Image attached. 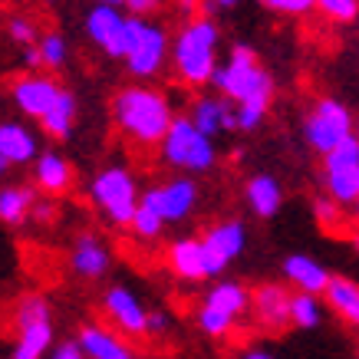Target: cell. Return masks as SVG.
Wrapping results in <instances>:
<instances>
[{
  "label": "cell",
  "instance_id": "obj_46",
  "mask_svg": "<svg viewBox=\"0 0 359 359\" xmlns=\"http://www.w3.org/2000/svg\"><path fill=\"white\" fill-rule=\"evenodd\" d=\"M353 248L359 250V231H356V234H353Z\"/></svg>",
  "mask_w": 359,
  "mask_h": 359
},
{
  "label": "cell",
  "instance_id": "obj_18",
  "mask_svg": "<svg viewBox=\"0 0 359 359\" xmlns=\"http://www.w3.org/2000/svg\"><path fill=\"white\" fill-rule=\"evenodd\" d=\"M191 122H195L198 129L205 132V135H221V132H234L238 129V109H234V102L224 96H198L191 102Z\"/></svg>",
  "mask_w": 359,
  "mask_h": 359
},
{
  "label": "cell",
  "instance_id": "obj_28",
  "mask_svg": "<svg viewBox=\"0 0 359 359\" xmlns=\"http://www.w3.org/2000/svg\"><path fill=\"white\" fill-rule=\"evenodd\" d=\"M320 323H323V300H320V294L294 290V297H290V327L316 330Z\"/></svg>",
  "mask_w": 359,
  "mask_h": 359
},
{
  "label": "cell",
  "instance_id": "obj_32",
  "mask_svg": "<svg viewBox=\"0 0 359 359\" xmlns=\"http://www.w3.org/2000/svg\"><path fill=\"white\" fill-rule=\"evenodd\" d=\"M316 11L333 23H353L359 17V0H316Z\"/></svg>",
  "mask_w": 359,
  "mask_h": 359
},
{
  "label": "cell",
  "instance_id": "obj_30",
  "mask_svg": "<svg viewBox=\"0 0 359 359\" xmlns=\"http://www.w3.org/2000/svg\"><path fill=\"white\" fill-rule=\"evenodd\" d=\"M195 323H198V330L205 333V337H211V339H224L234 330V316H228V313H221V310H211V306H205L201 304V310H198V316H195Z\"/></svg>",
  "mask_w": 359,
  "mask_h": 359
},
{
  "label": "cell",
  "instance_id": "obj_23",
  "mask_svg": "<svg viewBox=\"0 0 359 359\" xmlns=\"http://www.w3.org/2000/svg\"><path fill=\"white\" fill-rule=\"evenodd\" d=\"M40 188L36 185H0V224L7 228H20L33 218V205Z\"/></svg>",
  "mask_w": 359,
  "mask_h": 359
},
{
  "label": "cell",
  "instance_id": "obj_16",
  "mask_svg": "<svg viewBox=\"0 0 359 359\" xmlns=\"http://www.w3.org/2000/svg\"><path fill=\"white\" fill-rule=\"evenodd\" d=\"M168 267L175 277L188 283L211 280V267H208V250L201 238H175L168 244Z\"/></svg>",
  "mask_w": 359,
  "mask_h": 359
},
{
  "label": "cell",
  "instance_id": "obj_17",
  "mask_svg": "<svg viewBox=\"0 0 359 359\" xmlns=\"http://www.w3.org/2000/svg\"><path fill=\"white\" fill-rule=\"evenodd\" d=\"M43 152L40 149V139L36 132L20 119H4L0 122V158H7L13 168L20 165H33L36 155Z\"/></svg>",
  "mask_w": 359,
  "mask_h": 359
},
{
  "label": "cell",
  "instance_id": "obj_11",
  "mask_svg": "<svg viewBox=\"0 0 359 359\" xmlns=\"http://www.w3.org/2000/svg\"><path fill=\"white\" fill-rule=\"evenodd\" d=\"M201 241H205V250H208L211 277H221L244 254V248H248V228L238 218H224L218 224H211Z\"/></svg>",
  "mask_w": 359,
  "mask_h": 359
},
{
  "label": "cell",
  "instance_id": "obj_1",
  "mask_svg": "<svg viewBox=\"0 0 359 359\" xmlns=\"http://www.w3.org/2000/svg\"><path fill=\"white\" fill-rule=\"evenodd\" d=\"M211 86L218 96L231 99L238 109V132H254L264 122L273 102V76L257 63V53L248 43L231 46L228 63L215 69Z\"/></svg>",
  "mask_w": 359,
  "mask_h": 359
},
{
  "label": "cell",
  "instance_id": "obj_33",
  "mask_svg": "<svg viewBox=\"0 0 359 359\" xmlns=\"http://www.w3.org/2000/svg\"><path fill=\"white\" fill-rule=\"evenodd\" d=\"M261 7H267L271 13H283V17H304L316 11V0H261Z\"/></svg>",
  "mask_w": 359,
  "mask_h": 359
},
{
  "label": "cell",
  "instance_id": "obj_34",
  "mask_svg": "<svg viewBox=\"0 0 359 359\" xmlns=\"http://www.w3.org/2000/svg\"><path fill=\"white\" fill-rule=\"evenodd\" d=\"M7 36L20 46H30V43L40 40V33H36L33 20H27V17H11V20H7Z\"/></svg>",
  "mask_w": 359,
  "mask_h": 359
},
{
  "label": "cell",
  "instance_id": "obj_36",
  "mask_svg": "<svg viewBox=\"0 0 359 359\" xmlns=\"http://www.w3.org/2000/svg\"><path fill=\"white\" fill-rule=\"evenodd\" d=\"M46 359H89V356H86V349L79 346V339L73 337V339H60V343L50 349Z\"/></svg>",
  "mask_w": 359,
  "mask_h": 359
},
{
  "label": "cell",
  "instance_id": "obj_24",
  "mask_svg": "<svg viewBox=\"0 0 359 359\" xmlns=\"http://www.w3.org/2000/svg\"><path fill=\"white\" fill-rule=\"evenodd\" d=\"M250 290L244 287V283L238 280H218L208 287L205 294V306H211V310H221V313L234 316V320H241L244 313H250Z\"/></svg>",
  "mask_w": 359,
  "mask_h": 359
},
{
  "label": "cell",
  "instance_id": "obj_19",
  "mask_svg": "<svg viewBox=\"0 0 359 359\" xmlns=\"http://www.w3.org/2000/svg\"><path fill=\"white\" fill-rule=\"evenodd\" d=\"M283 280L290 283L294 290H306V294H327L330 280H333V273L323 267V264L310 257V254H290V257H283Z\"/></svg>",
  "mask_w": 359,
  "mask_h": 359
},
{
  "label": "cell",
  "instance_id": "obj_13",
  "mask_svg": "<svg viewBox=\"0 0 359 359\" xmlns=\"http://www.w3.org/2000/svg\"><path fill=\"white\" fill-rule=\"evenodd\" d=\"M60 93H63V86L53 76H43V73H27V76L11 83V102L20 109V116L36 122L46 119V112L56 106Z\"/></svg>",
  "mask_w": 359,
  "mask_h": 359
},
{
  "label": "cell",
  "instance_id": "obj_35",
  "mask_svg": "<svg viewBox=\"0 0 359 359\" xmlns=\"http://www.w3.org/2000/svg\"><path fill=\"white\" fill-rule=\"evenodd\" d=\"M313 211H316V221H320V224H327V228H337L339 218H343V215H339V211H343V205H337L330 195L320 198V201L313 205Z\"/></svg>",
  "mask_w": 359,
  "mask_h": 359
},
{
  "label": "cell",
  "instance_id": "obj_27",
  "mask_svg": "<svg viewBox=\"0 0 359 359\" xmlns=\"http://www.w3.org/2000/svg\"><path fill=\"white\" fill-rule=\"evenodd\" d=\"M323 185H327V195L337 201V205L349 208L356 205L359 198V165L356 168H330L323 172Z\"/></svg>",
  "mask_w": 359,
  "mask_h": 359
},
{
  "label": "cell",
  "instance_id": "obj_6",
  "mask_svg": "<svg viewBox=\"0 0 359 359\" xmlns=\"http://www.w3.org/2000/svg\"><path fill=\"white\" fill-rule=\"evenodd\" d=\"M13 339L11 359H43L56 346V330H53V306L43 294H23L13 306Z\"/></svg>",
  "mask_w": 359,
  "mask_h": 359
},
{
  "label": "cell",
  "instance_id": "obj_22",
  "mask_svg": "<svg viewBox=\"0 0 359 359\" xmlns=\"http://www.w3.org/2000/svg\"><path fill=\"white\" fill-rule=\"evenodd\" d=\"M244 198H248V208L257 215V218H273L283 208V188L280 182L267 172H257L248 178L244 185Z\"/></svg>",
  "mask_w": 359,
  "mask_h": 359
},
{
  "label": "cell",
  "instance_id": "obj_20",
  "mask_svg": "<svg viewBox=\"0 0 359 359\" xmlns=\"http://www.w3.org/2000/svg\"><path fill=\"white\" fill-rule=\"evenodd\" d=\"M33 185L43 195H63L66 188L73 185V165L66 162V155L46 149L33 162Z\"/></svg>",
  "mask_w": 359,
  "mask_h": 359
},
{
  "label": "cell",
  "instance_id": "obj_45",
  "mask_svg": "<svg viewBox=\"0 0 359 359\" xmlns=\"http://www.w3.org/2000/svg\"><path fill=\"white\" fill-rule=\"evenodd\" d=\"M102 4H112V7H126L129 0H102Z\"/></svg>",
  "mask_w": 359,
  "mask_h": 359
},
{
  "label": "cell",
  "instance_id": "obj_12",
  "mask_svg": "<svg viewBox=\"0 0 359 359\" xmlns=\"http://www.w3.org/2000/svg\"><path fill=\"white\" fill-rule=\"evenodd\" d=\"M102 313L109 316V323L126 337H149V306L142 304L135 290L126 283H112L102 294Z\"/></svg>",
  "mask_w": 359,
  "mask_h": 359
},
{
  "label": "cell",
  "instance_id": "obj_37",
  "mask_svg": "<svg viewBox=\"0 0 359 359\" xmlns=\"http://www.w3.org/2000/svg\"><path fill=\"white\" fill-rule=\"evenodd\" d=\"M126 7H129L132 17H152L155 11H162L165 7V0H129Z\"/></svg>",
  "mask_w": 359,
  "mask_h": 359
},
{
  "label": "cell",
  "instance_id": "obj_43",
  "mask_svg": "<svg viewBox=\"0 0 359 359\" xmlns=\"http://www.w3.org/2000/svg\"><path fill=\"white\" fill-rule=\"evenodd\" d=\"M241 359H277L273 356V353H267V349H244V353H241Z\"/></svg>",
  "mask_w": 359,
  "mask_h": 359
},
{
  "label": "cell",
  "instance_id": "obj_26",
  "mask_svg": "<svg viewBox=\"0 0 359 359\" xmlns=\"http://www.w3.org/2000/svg\"><path fill=\"white\" fill-rule=\"evenodd\" d=\"M76 109H79L76 96H73L69 89H63L60 99H56V106L46 112V119L40 122V126H43V132L50 139H69V135H73V126H76Z\"/></svg>",
  "mask_w": 359,
  "mask_h": 359
},
{
  "label": "cell",
  "instance_id": "obj_40",
  "mask_svg": "<svg viewBox=\"0 0 359 359\" xmlns=\"http://www.w3.org/2000/svg\"><path fill=\"white\" fill-rule=\"evenodd\" d=\"M23 66H27L30 73H36V69L43 66V56H40V46H36V43L23 46Z\"/></svg>",
  "mask_w": 359,
  "mask_h": 359
},
{
  "label": "cell",
  "instance_id": "obj_10",
  "mask_svg": "<svg viewBox=\"0 0 359 359\" xmlns=\"http://www.w3.org/2000/svg\"><path fill=\"white\" fill-rule=\"evenodd\" d=\"M83 27H86L89 43H96L109 60H126V50H129V17L119 7L99 0L96 7L86 13Z\"/></svg>",
  "mask_w": 359,
  "mask_h": 359
},
{
  "label": "cell",
  "instance_id": "obj_29",
  "mask_svg": "<svg viewBox=\"0 0 359 359\" xmlns=\"http://www.w3.org/2000/svg\"><path fill=\"white\" fill-rule=\"evenodd\" d=\"M36 46H40V56H43V66H46V69H63V66H66V56H69V43H66L63 33H56V30L40 33Z\"/></svg>",
  "mask_w": 359,
  "mask_h": 359
},
{
  "label": "cell",
  "instance_id": "obj_42",
  "mask_svg": "<svg viewBox=\"0 0 359 359\" xmlns=\"http://www.w3.org/2000/svg\"><path fill=\"white\" fill-rule=\"evenodd\" d=\"M228 7H238V0H205V11H228Z\"/></svg>",
  "mask_w": 359,
  "mask_h": 359
},
{
  "label": "cell",
  "instance_id": "obj_31",
  "mask_svg": "<svg viewBox=\"0 0 359 359\" xmlns=\"http://www.w3.org/2000/svg\"><path fill=\"white\" fill-rule=\"evenodd\" d=\"M165 228H168V224L145 205H139V211H135V218H132V224H129V231L139 241H158L165 234Z\"/></svg>",
  "mask_w": 359,
  "mask_h": 359
},
{
  "label": "cell",
  "instance_id": "obj_9",
  "mask_svg": "<svg viewBox=\"0 0 359 359\" xmlns=\"http://www.w3.org/2000/svg\"><path fill=\"white\" fill-rule=\"evenodd\" d=\"M198 201H201V188L191 175H175L162 185H152L142 191V205L152 208L165 224H182L195 215Z\"/></svg>",
  "mask_w": 359,
  "mask_h": 359
},
{
  "label": "cell",
  "instance_id": "obj_38",
  "mask_svg": "<svg viewBox=\"0 0 359 359\" xmlns=\"http://www.w3.org/2000/svg\"><path fill=\"white\" fill-rule=\"evenodd\" d=\"M149 333H152V337H165V333H168V313L158 310V306L149 310Z\"/></svg>",
  "mask_w": 359,
  "mask_h": 359
},
{
  "label": "cell",
  "instance_id": "obj_44",
  "mask_svg": "<svg viewBox=\"0 0 359 359\" xmlns=\"http://www.w3.org/2000/svg\"><path fill=\"white\" fill-rule=\"evenodd\" d=\"M13 165L7 162V158H0V182H4V178H7V172H11Z\"/></svg>",
  "mask_w": 359,
  "mask_h": 359
},
{
  "label": "cell",
  "instance_id": "obj_2",
  "mask_svg": "<svg viewBox=\"0 0 359 359\" xmlns=\"http://www.w3.org/2000/svg\"><path fill=\"white\" fill-rule=\"evenodd\" d=\"M112 122L129 142L152 149L162 145L175 122V109L162 89L152 86H126L112 96Z\"/></svg>",
  "mask_w": 359,
  "mask_h": 359
},
{
  "label": "cell",
  "instance_id": "obj_14",
  "mask_svg": "<svg viewBox=\"0 0 359 359\" xmlns=\"http://www.w3.org/2000/svg\"><path fill=\"white\" fill-rule=\"evenodd\" d=\"M109 264H112L109 244L99 234H93V231L76 234L73 250H69V267H73L79 280H102L109 273Z\"/></svg>",
  "mask_w": 359,
  "mask_h": 359
},
{
  "label": "cell",
  "instance_id": "obj_3",
  "mask_svg": "<svg viewBox=\"0 0 359 359\" xmlns=\"http://www.w3.org/2000/svg\"><path fill=\"white\" fill-rule=\"evenodd\" d=\"M218 23L211 20L208 13L191 17V20L178 30V36L172 40V66L175 76L182 79L185 86H211L215 69H218Z\"/></svg>",
  "mask_w": 359,
  "mask_h": 359
},
{
  "label": "cell",
  "instance_id": "obj_7",
  "mask_svg": "<svg viewBox=\"0 0 359 359\" xmlns=\"http://www.w3.org/2000/svg\"><path fill=\"white\" fill-rule=\"evenodd\" d=\"M172 60V40L162 23H152L149 17L129 13V50H126V69L135 79H152Z\"/></svg>",
  "mask_w": 359,
  "mask_h": 359
},
{
  "label": "cell",
  "instance_id": "obj_48",
  "mask_svg": "<svg viewBox=\"0 0 359 359\" xmlns=\"http://www.w3.org/2000/svg\"><path fill=\"white\" fill-rule=\"evenodd\" d=\"M7 359H11V356H7Z\"/></svg>",
  "mask_w": 359,
  "mask_h": 359
},
{
  "label": "cell",
  "instance_id": "obj_8",
  "mask_svg": "<svg viewBox=\"0 0 359 359\" xmlns=\"http://www.w3.org/2000/svg\"><path fill=\"white\" fill-rule=\"evenodd\" d=\"M349 135H356V119H353V112H349L346 102H339V99H333V96L316 99L313 109L306 112V119H304L306 145H310L313 152L327 155V152H333L337 145H343Z\"/></svg>",
  "mask_w": 359,
  "mask_h": 359
},
{
  "label": "cell",
  "instance_id": "obj_41",
  "mask_svg": "<svg viewBox=\"0 0 359 359\" xmlns=\"http://www.w3.org/2000/svg\"><path fill=\"white\" fill-rule=\"evenodd\" d=\"M175 4H178V11L185 13V17H195V13L205 7V0H175Z\"/></svg>",
  "mask_w": 359,
  "mask_h": 359
},
{
  "label": "cell",
  "instance_id": "obj_4",
  "mask_svg": "<svg viewBox=\"0 0 359 359\" xmlns=\"http://www.w3.org/2000/svg\"><path fill=\"white\" fill-rule=\"evenodd\" d=\"M158 155L175 175H205L218 162L215 139L198 129L191 116H175L172 129L158 145Z\"/></svg>",
  "mask_w": 359,
  "mask_h": 359
},
{
  "label": "cell",
  "instance_id": "obj_39",
  "mask_svg": "<svg viewBox=\"0 0 359 359\" xmlns=\"http://www.w3.org/2000/svg\"><path fill=\"white\" fill-rule=\"evenodd\" d=\"M56 218V205L50 201V198H40L36 205H33V218L30 221H40V224H46V221Z\"/></svg>",
  "mask_w": 359,
  "mask_h": 359
},
{
  "label": "cell",
  "instance_id": "obj_47",
  "mask_svg": "<svg viewBox=\"0 0 359 359\" xmlns=\"http://www.w3.org/2000/svg\"><path fill=\"white\" fill-rule=\"evenodd\" d=\"M353 215H356V221H359V198H356V205H353Z\"/></svg>",
  "mask_w": 359,
  "mask_h": 359
},
{
  "label": "cell",
  "instance_id": "obj_5",
  "mask_svg": "<svg viewBox=\"0 0 359 359\" xmlns=\"http://www.w3.org/2000/svg\"><path fill=\"white\" fill-rule=\"evenodd\" d=\"M89 201L116 228H129L142 205V188L126 165H106L89 182Z\"/></svg>",
  "mask_w": 359,
  "mask_h": 359
},
{
  "label": "cell",
  "instance_id": "obj_15",
  "mask_svg": "<svg viewBox=\"0 0 359 359\" xmlns=\"http://www.w3.org/2000/svg\"><path fill=\"white\" fill-rule=\"evenodd\" d=\"M290 297L294 290H287L283 283H261L250 297V313L257 316L264 330L290 327Z\"/></svg>",
  "mask_w": 359,
  "mask_h": 359
},
{
  "label": "cell",
  "instance_id": "obj_21",
  "mask_svg": "<svg viewBox=\"0 0 359 359\" xmlns=\"http://www.w3.org/2000/svg\"><path fill=\"white\" fill-rule=\"evenodd\" d=\"M76 339H79V346L86 349L89 359H139L109 327H102V323H83Z\"/></svg>",
  "mask_w": 359,
  "mask_h": 359
},
{
  "label": "cell",
  "instance_id": "obj_25",
  "mask_svg": "<svg viewBox=\"0 0 359 359\" xmlns=\"http://www.w3.org/2000/svg\"><path fill=\"white\" fill-rule=\"evenodd\" d=\"M323 300H327V306L343 320V323L359 330V283L356 280H349V277H333L327 287V294H323Z\"/></svg>",
  "mask_w": 359,
  "mask_h": 359
}]
</instances>
